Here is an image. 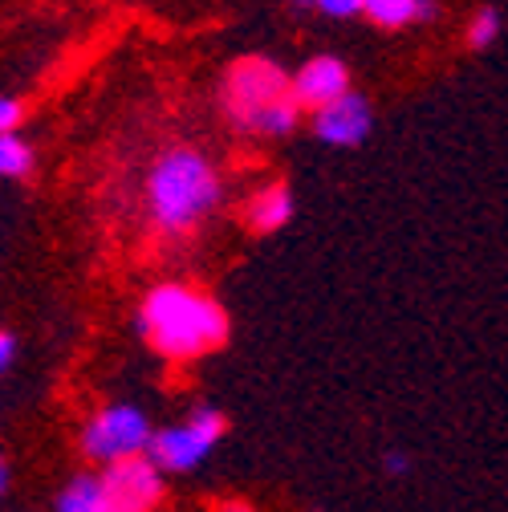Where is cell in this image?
Wrapping results in <instances>:
<instances>
[{"mask_svg":"<svg viewBox=\"0 0 508 512\" xmlns=\"http://www.w3.org/2000/svg\"><path fill=\"white\" fill-rule=\"evenodd\" d=\"M143 334L167 358H196L228 338L216 301L183 285H159L143 305Z\"/></svg>","mask_w":508,"mask_h":512,"instance_id":"1","label":"cell"},{"mask_svg":"<svg viewBox=\"0 0 508 512\" xmlns=\"http://www.w3.org/2000/svg\"><path fill=\"white\" fill-rule=\"evenodd\" d=\"M224 106L244 126L261 135H289L297 126V94L293 78L269 57H244L228 70Z\"/></svg>","mask_w":508,"mask_h":512,"instance_id":"2","label":"cell"},{"mask_svg":"<svg viewBox=\"0 0 508 512\" xmlns=\"http://www.w3.org/2000/svg\"><path fill=\"white\" fill-rule=\"evenodd\" d=\"M220 200V179L196 151H171L151 175V216L163 232H187Z\"/></svg>","mask_w":508,"mask_h":512,"instance_id":"3","label":"cell"},{"mask_svg":"<svg viewBox=\"0 0 508 512\" xmlns=\"http://www.w3.org/2000/svg\"><path fill=\"white\" fill-rule=\"evenodd\" d=\"M224 435V415L220 411H200L192 423H183V427H167V431H155L151 447H147V460L155 468H171V472H187V468H196L212 447L216 439Z\"/></svg>","mask_w":508,"mask_h":512,"instance_id":"4","label":"cell"},{"mask_svg":"<svg viewBox=\"0 0 508 512\" xmlns=\"http://www.w3.org/2000/svg\"><path fill=\"white\" fill-rule=\"evenodd\" d=\"M151 427L143 419V411L135 407H106L90 427H86V452L94 460H135L143 447H151Z\"/></svg>","mask_w":508,"mask_h":512,"instance_id":"5","label":"cell"},{"mask_svg":"<svg viewBox=\"0 0 508 512\" xmlns=\"http://www.w3.org/2000/svg\"><path fill=\"white\" fill-rule=\"evenodd\" d=\"M102 488H106V500H110V512H151L159 504V468L151 460H118L106 468L102 476Z\"/></svg>","mask_w":508,"mask_h":512,"instance_id":"6","label":"cell"},{"mask_svg":"<svg viewBox=\"0 0 508 512\" xmlns=\"http://www.w3.org/2000/svg\"><path fill=\"white\" fill-rule=\"evenodd\" d=\"M346 86H350V74L338 57H313L297 70L293 78V94H297V106H309L313 114L326 110L334 102L346 98Z\"/></svg>","mask_w":508,"mask_h":512,"instance_id":"7","label":"cell"},{"mask_svg":"<svg viewBox=\"0 0 508 512\" xmlns=\"http://www.w3.org/2000/svg\"><path fill=\"white\" fill-rule=\"evenodd\" d=\"M313 135L330 147H358L370 135V106L358 94H346L342 102L313 114Z\"/></svg>","mask_w":508,"mask_h":512,"instance_id":"8","label":"cell"},{"mask_svg":"<svg viewBox=\"0 0 508 512\" xmlns=\"http://www.w3.org/2000/svg\"><path fill=\"white\" fill-rule=\"evenodd\" d=\"M362 13L374 25H383V29H403L411 21H431L435 5H431V0H366Z\"/></svg>","mask_w":508,"mask_h":512,"instance_id":"9","label":"cell"},{"mask_svg":"<svg viewBox=\"0 0 508 512\" xmlns=\"http://www.w3.org/2000/svg\"><path fill=\"white\" fill-rule=\"evenodd\" d=\"M289 216H293V196H289L285 187H269V191H261V196L248 204V224L257 228V232H273Z\"/></svg>","mask_w":508,"mask_h":512,"instance_id":"10","label":"cell"},{"mask_svg":"<svg viewBox=\"0 0 508 512\" xmlns=\"http://www.w3.org/2000/svg\"><path fill=\"white\" fill-rule=\"evenodd\" d=\"M57 512H110V500H106L102 480H94V476H78L66 492H61Z\"/></svg>","mask_w":508,"mask_h":512,"instance_id":"11","label":"cell"},{"mask_svg":"<svg viewBox=\"0 0 508 512\" xmlns=\"http://www.w3.org/2000/svg\"><path fill=\"white\" fill-rule=\"evenodd\" d=\"M29 163L33 155L17 135H0V175H25Z\"/></svg>","mask_w":508,"mask_h":512,"instance_id":"12","label":"cell"},{"mask_svg":"<svg viewBox=\"0 0 508 512\" xmlns=\"http://www.w3.org/2000/svg\"><path fill=\"white\" fill-rule=\"evenodd\" d=\"M496 33H500V13L496 9H480L476 21H472V29H468V45L472 49H484V45L496 41Z\"/></svg>","mask_w":508,"mask_h":512,"instance_id":"13","label":"cell"},{"mask_svg":"<svg viewBox=\"0 0 508 512\" xmlns=\"http://www.w3.org/2000/svg\"><path fill=\"white\" fill-rule=\"evenodd\" d=\"M317 9L330 13V17H354L366 9V0H317Z\"/></svg>","mask_w":508,"mask_h":512,"instance_id":"14","label":"cell"},{"mask_svg":"<svg viewBox=\"0 0 508 512\" xmlns=\"http://www.w3.org/2000/svg\"><path fill=\"white\" fill-rule=\"evenodd\" d=\"M411 468H415V464H411V456H407V452H387V456H383V472H387V476H395V480L411 476Z\"/></svg>","mask_w":508,"mask_h":512,"instance_id":"15","label":"cell"},{"mask_svg":"<svg viewBox=\"0 0 508 512\" xmlns=\"http://www.w3.org/2000/svg\"><path fill=\"white\" fill-rule=\"evenodd\" d=\"M17 122H21V106L13 98H0V135H9Z\"/></svg>","mask_w":508,"mask_h":512,"instance_id":"16","label":"cell"},{"mask_svg":"<svg viewBox=\"0 0 508 512\" xmlns=\"http://www.w3.org/2000/svg\"><path fill=\"white\" fill-rule=\"evenodd\" d=\"M13 362V338L9 334H0V370H5Z\"/></svg>","mask_w":508,"mask_h":512,"instance_id":"17","label":"cell"},{"mask_svg":"<svg viewBox=\"0 0 508 512\" xmlns=\"http://www.w3.org/2000/svg\"><path fill=\"white\" fill-rule=\"evenodd\" d=\"M220 512H257V508H248V504H240V500H232V504H224Z\"/></svg>","mask_w":508,"mask_h":512,"instance_id":"18","label":"cell"},{"mask_svg":"<svg viewBox=\"0 0 508 512\" xmlns=\"http://www.w3.org/2000/svg\"><path fill=\"white\" fill-rule=\"evenodd\" d=\"M5 484H9V468H5V460H0V492H5Z\"/></svg>","mask_w":508,"mask_h":512,"instance_id":"19","label":"cell"},{"mask_svg":"<svg viewBox=\"0 0 508 512\" xmlns=\"http://www.w3.org/2000/svg\"><path fill=\"white\" fill-rule=\"evenodd\" d=\"M293 5H317V0H293Z\"/></svg>","mask_w":508,"mask_h":512,"instance_id":"20","label":"cell"}]
</instances>
